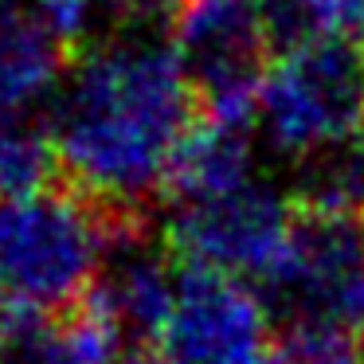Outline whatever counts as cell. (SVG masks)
Segmentation results:
<instances>
[{
    "label": "cell",
    "instance_id": "obj_6",
    "mask_svg": "<svg viewBox=\"0 0 364 364\" xmlns=\"http://www.w3.org/2000/svg\"><path fill=\"white\" fill-rule=\"evenodd\" d=\"M290 321H317L364 341V228L356 215L306 212L267 278Z\"/></svg>",
    "mask_w": 364,
    "mask_h": 364
},
{
    "label": "cell",
    "instance_id": "obj_10",
    "mask_svg": "<svg viewBox=\"0 0 364 364\" xmlns=\"http://www.w3.org/2000/svg\"><path fill=\"white\" fill-rule=\"evenodd\" d=\"M176 274L181 270L149 247H118L102 270L95 309H102L122 333L161 337V325H165L176 294Z\"/></svg>",
    "mask_w": 364,
    "mask_h": 364
},
{
    "label": "cell",
    "instance_id": "obj_12",
    "mask_svg": "<svg viewBox=\"0 0 364 364\" xmlns=\"http://www.w3.org/2000/svg\"><path fill=\"white\" fill-rule=\"evenodd\" d=\"M301 200L317 215H356L364 208V141L301 165Z\"/></svg>",
    "mask_w": 364,
    "mask_h": 364
},
{
    "label": "cell",
    "instance_id": "obj_11",
    "mask_svg": "<svg viewBox=\"0 0 364 364\" xmlns=\"http://www.w3.org/2000/svg\"><path fill=\"white\" fill-rule=\"evenodd\" d=\"M16 364H122V329L102 309L40 321L16 345Z\"/></svg>",
    "mask_w": 364,
    "mask_h": 364
},
{
    "label": "cell",
    "instance_id": "obj_5",
    "mask_svg": "<svg viewBox=\"0 0 364 364\" xmlns=\"http://www.w3.org/2000/svg\"><path fill=\"white\" fill-rule=\"evenodd\" d=\"M294 215L282 192L255 181L239 192L196 204H176L168 215V243L192 270H212L239 282L274 274L294 235Z\"/></svg>",
    "mask_w": 364,
    "mask_h": 364
},
{
    "label": "cell",
    "instance_id": "obj_4",
    "mask_svg": "<svg viewBox=\"0 0 364 364\" xmlns=\"http://www.w3.org/2000/svg\"><path fill=\"white\" fill-rule=\"evenodd\" d=\"M168 48L204 102V118L255 129L267 32L255 0H168Z\"/></svg>",
    "mask_w": 364,
    "mask_h": 364
},
{
    "label": "cell",
    "instance_id": "obj_16",
    "mask_svg": "<svg viewBox=\"0 0 364 364\" xmlns=\"http://www.w3.org/2000/svg\"><path fill=\"white\" fill-rule=\"evenodd\" d=\"M0 364H16V348H12L4 337H0Z\"/></svg>",
    "mask_w": 364,
    "mask_h": 364
},
{
    "label": "cell",
    "instance_id": "obj_8",
    "mask_svg": "<svg viewBox=\"0 0 364 364\" xmlns=\"http://www.w3.org/2000/svg\"><path fill=\"white\" fill-rule=\"evenodd\" d=\"M63 43L28 0H0V122L32 118L63 87Z\"/></svg>",
    "mask_w": 364,
    "mask_h": 364
},
{
    "label": "cell",
    "instance_id": "obj_15",
    "mask_svg": "<svg viewBox=\"0 0 364 364\" xmlns=\"http://www.w3.org/2000/svg\"><path fill=\"white\" fill-rule=\"evenodd\" d=\"M129 364H188V360H181V356L168 353V348H157V353H137Z\"/></svg>",
    "mask_w": 364,
    "mask_h": 364
},
{
    "label": "cell",
    "instance_id": "obj_9",
    "mask_svg": "<svg viewBox=\"0 0 364 364\" xmlns=\"http://www.w3.org/2000/svg\"><path fill=\"white\" fill-rule=\"evenodd\" d=\"M255 129L231 126L215 118H196L188 137L181 141L168 168L165 188L176 204H196V200L228 196L247 184H255Z\"/></svg>",
    "mask_w": 364,
    "mask_h": 364
},
{
    "label": "cell",
    "instance_id": "obj_3",
    "mask_svg": "<svg viewBox=\"0 0 364 364\" xmlns=\"http://www.w3.org/2000/svg\"><path fill=\"white\" fill-rule=\"evenodd\" d=\"M255 134L301 165L364 141V51L353 40L278 51L259 79Z\"/></svg>",
    "mask_w": 364,
    "mask_h": 364
},
{
    "label": "cell",
    "instance_id": "obj_7",
    "mask_svg": "<svg viewBox=\"0 0 364 364\" xmlns=\"http://www.w3.org/2000/svg\"><path fill=\"white\" fill-rule=\"evenodd\" d=\"M161 341L188 364H267L274 325L251 282L184 267Z\"/></svg>",
    "mask_w": 364,
    "mask_h": 364
},
{
    "label": "cell",
    "instance_id": "obj_13",
    "mask_svg": "<svg viewBox=\"0 0 364 364\" xmlns=\"http://www.w3.org/2000/svg\"><path fill=\"white\" fill-rule=\"evenodd\" d=\"M55 165L59 161L51 129H40L32 118L0 122V200L48 188V176Z\"/></svg>",
    "mask_w": 364,
    "mask_h": 364
},
{
    "label": "cell",
    "instance_id": "obj_14",
    "mask_svg": "<svg viewBox=\"0 0 364 364\" xmlns=\"http://www.w3.org/2000/svg\"><path fill=\"white\" fill-rule=\"evenodd\" d=\"M267 364H364V341L317 321H290L274 337Z\"/></svg>",
    "mask_w": 364,
    "mask_h": 364
},
{
    "label": "cell",
    "instance_id": "obj_2",
    "mask_svg": "<svg viewBox=\"0 0 364 364\" xmlns=\"http://www.w3.org/2000/svg\"><path fill=\"white\" fill-rule=\"evenodd\" d=\"M102 215L75 192L0 200V309L24 321L63 317L98 290L110 262Z\"/></svg>",
    "mask_w": 364,
    "mask_h": 364
},
{
    "label": "cell",
    "instance_id": "obj_1",
    "mask_svg": "<svg viewBox=\"0 0 364 364\" xmlns=\"http://www.w3.org/2000/svg\"><path fill=\"white\" fill-rule=\"evenodd\" d=\"M196 87L168 40L102 36L67 71L51 102V145L87 196L134 204L165 188L173 157L196 126Z\"/></svg>",
    "mask_w": 364,
    "mask_h": 364
}]
</instances>
